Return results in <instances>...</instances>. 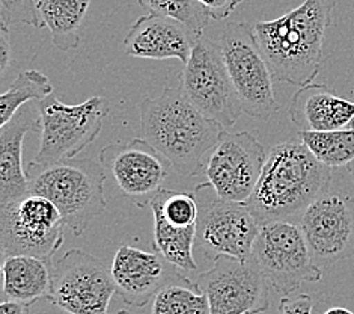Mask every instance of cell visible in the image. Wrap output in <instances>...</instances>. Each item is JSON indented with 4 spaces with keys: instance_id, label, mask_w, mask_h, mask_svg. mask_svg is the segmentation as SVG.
<instances>
[{
    "instance_id": "1",
    "label": "cell",
    "mask_w": 354,
    "mask_h": 314,
    "mask_svg": "<svg viewBox=\"0 0 354 314\" xmlns=\"http://www.w3.org/2000/svg\"><path fill=\"white\" fill-rule=\"evenodd\" d=\"M338 0H303L274 20L258 21L254 35L261 53L281 83L306 87L319 74L326 32Z\"/></svg>"
},
{
    "instance_id": "2",
    "label": "cell",
    "mask_w": 354,
    "mask_h": 314,
    "mask_svg": "<svg viewBox=\"0 0 354 314\" xmlns=\"http://www.w3.org/2000/svg\"><path fill=\"white\" fill-rule=\"evenodd\" d=\"M139 112L143 138L169 160L176 173L185 177L204 174L205 159L226 129L208 120L181 88L167 87L156 98H143Z\"/></svg>"
},
{
    "instance_id": "3",
    "label": "cell",
    "mask_w": 354,
    "mask_h": 314,
    "mask_svg": "<svg viewBox=\"0 0 354 314\" xmlns=\"http://www.w3.org/2000/svg\"><path fill=\"white\" fill-rule=\"evenodd\" d=\"M333 169L312 155L299 138L273 147L246 206L259 225L300 218L330 188Z\"/></svg>"
},
{
    "instance_id": "4",
    "label": "cell",
    "mask_w": 354,
    "mask_h": 314,
    "mask_svg": "<svg viewBox=\"0 0 354 314\" xmlns=\"http://www.w3.org/2000/svg\"><path fill=\"white\" fill-rule=\"evenodd\" d=\"M29 193L43 195L61 211L65 225L82 236L92 220L107 209L106 173L89 157L65 159L53 164L32 162L26 168Z\"/></svg>"
},
{
    "instance_id": "5",
    "label": "cell",
    "mask_w": 354,
    "mask_h": 314,
    "mask_svg": "<svg viewBox=\"0 0 354 314\" xmlns=\"http://www.w3.org/2000/svg\"><path fill=\"white\" fill-rule=\"evenodd\" d=\"M243 114L267 120L279 112L273 74L248 23L230 21L218 38Z\"/></svg>"
},
{
    "instance_id": "6",
    "label": "cell",
    "mask_w": 354,
    "mask_h": 314,
    "mask_svg": "<svg viewBox=\"0 0 354 314\" xmlns=\"http://www.w3.org/2000/svg\"><path fill=\"white\" fill-rule=\"evenodd\" d=\"M38 105L43 130L37 164H53L80 155L98 138L109 115V101L100 96L80 105H65L48 96Z\"/></svg>"
},
{
    "instance_id": "7",
    "label": "cell",
    "mask_w": 354,
    "mask_h": 314,
    "mask_svg": "<svg viewBox=\"0 0 354 314\" xmlns=\"http://www.w3.org/2000/svg\"><path fill=\"white\" fill-rule=\"evenodd\" d=\"M193 193L199 204L195 251L212 260L221 256L250 259L259 224L249 207L221 198L207 182L198 184Z\"/></svg>"
},
{
    "instance_id": "8",
    "label": "cell",
    "mask_w": 354,
    "mask_h": 314,
    "mask_svg": "<svg viewBox=\"0 0 354 314\" xmlns=\"http://www.w3.org/2000/svg\"><path fill=\"white\" fill-rule=\"evenodd\" d=\"M61 211L43 195L28 193L0 206V243L3 257L33 256L52 263L64 243Z\"/></svg>"
},
{
    "instance_id": "9",
    "label": "cell",
    "mask_w": 354,
    "mask_h": 314,
    "mask_svg": "<svg viewBox=\"0 0 354 314\" xmlns=\"http://www.w3.org/2000/svg\"><path fill=\"white\" fill-rule=\"evenodd\" d=\"M180 88L208 120L230 129L239 121L241 106L218 41L202 35L180 74Z\"/></svg>"
},
{
    "instance_id": "10",
    "label": "cell",
    "mask_w": 354,
    "mask_h": 314,
    "mask_svg": "<svg viewBox=\"0 0 354 314\" xmlns=\"http://www.w3.org/2000/svg\"><path fill=\"white\" fill-rule=\"evenodd\" d=\"M252 256L277 293L290 296L303 283H317L323 278L299 224L277 220L259 225Z\"/></svg>"
},
{
    "instance_id": "11",
    "label": "cell",
    "mask_w": 354,
    "mask_h": 314,
    "mask_svg": "<svg viewBox=\"0 0 354 314\" xmlns=\"http://www.w3.org/2000/svg\"><path fill=\"white\" fill-rule=\"evenodd\" d=\"M116 286L111 268L82 250H70L53 263L47 298L71 314H109Z\"/></svg>"
},
{
    "instance_id": "12",
    "label": "cell",
    "mask_w": 354,
    "mask_h": 314,
    "mask_svg": "<svg viewBox=\"0 0 354 314\" xmlns=\"http://www.w3.org/2000/svg\"><path fill=\"white\" fill-rule=\"evenodd\" d=\"M315 263L333 265L354 257V195L333 182L299 218Z\"/></svg>"
},
{
    "instance_id": "13",
    "label": "cell",
    "mask_w": 354,
    "mask_h": 314,
    "mask_svg": "<svg viewBox=\"0 0 354 314\" xmlns=\"http://www.w3.org/2000/svg\"><path fill=\"white\" fill-rule=\"evenodd\" d=\"M196 284L207 295L212 314H261L270 307L267 279L254 256L217 257Z\"/></svg>"
},
{
    "instance_id": "14",
    "label": "cell",
    "mask_w": 354,
    "mask_h": 314,
    "mask_svg": "<svg viewBox=\"0 0 354 314\" xmlns=\"http://www.w3.org/2000/svg\"><path fill=\"white\" fill-rule=\"evenodd\" d=\"M267 152L254 133H222L205 159L204 175L218 197L246 204L254 193Z\"/></svg>"
},
{
    "instance_id": "15",
    "label": "cell",
    "mask_w": 354,
    "mask_h": 314,
    "mask_svg": "<svg viewBox=\"0 0 354 314\" xmlns=\"http://www.w3.org/2000/svg\"><path fill=\"white\" fill-rule=\"evenodd\" d=\"M98 157L121 192L139 206L149 204L172 168L145 138L111 143L101 148Z\"/></svg>"
},
{
    "instance_id": "16",
    "label": "cell",
    "mask_w": 354,
    "mask_h": 314,
    "mask_svg": "<svg viewBox=\"0 0 354 314\" xmlns=\"http://www.w3.org/2000/svg\"><path fill=\"white\" fill-rule=\"evenodd\" d=\"M111 272L116 295L134 308L145 307L167 286L195 283L158 252H147L130 245L118 248Z\"/></svg>"
},
{
    "instance_id": "17",
    "label": "cell",
    "mask_w": 354,
    "mask_h": 314,
    "mask_svg": "<svg viewBox=\"0 0 354 314\" xmlns=\"http://www.w3.org/2000/svg\"><path fill=\"white\" fill-rule=\"evenodd\" d=\"M196 37L187 26L163 15L145 14L133 23L124 40L125 53L142 59H178L189 62Z\"/></svg>"
},
{
    "instance_id": "18",
    "label": "cell",
    "mask_w": 354,
    "mask_h": 314,
    "mask_svg": "<svg viewBox=\"0 0 354 314\" xmlns=\"http://www.w3.org/2000/svg\"><path fill=\"white\" fill-rule=\"evenodd\" d=\"M43 130L38 101L24 105L10 121L0 127V206L29 193L23 166V141L30 132Z\"/></svg>"
},
{
    "instance_id": "19",
    "label": "cell",
    "mask_w": 354,
    "mask_h": 314,
    "mask_svg": "<svg viewBox=\"0 0 354 314\" xmlns=\"http://www.w3.org/2000/svg\"><path fill=\"white\" fill-rule=\"evenodd\" d=\"M290 118L300 132H328L354 120V101L344 98L324 83H309L292 96Z\"/></svg>"
},
{
    "instance_id": "20",
    "label": "cell",
    "mask_w": 354,
    "mask_h": 314,
    "mask_svg": "<svg viewBox=\"0 0 354 314\" xmlns=\"http://www.w3.org/2000/svg\"><path fill=\"white\" fill-rule=\"evenodd\" d=\"M52 268L53 261L33 256L5 257L2 266L5 298L23 304L47 298L52 287Z\"/></svg>"
},
{
    "instance_id": "21",
    "label": "cell",
    "mask_w": 354,
    "mask_h": 314,
    "mask_svg": "<svg viewBox=\"0 0 354 314\" xmlns=\"http://www.w3.org/2000/svg\"><path fill=\"white\" fill-rule=\"evenodd\" d=\"M91 0H37V11L43 28L52 35L53 46L64 52L80 46V28Z\"/></svg>"
},
{
    "instance_id": "22",
    "label": "cell",
    "mask_w": 354,
    "mask_h": 314,
    "mask_svg": "<svg viewBox=\"0 0 354 314\" xmlns=\"http://www.w3.org/2000/svg\"><path fill=\"white\" fill-rule=\"evenodd\" d=\"M154 216L153 248L167 261L180 268L183 272H195L198 263L195 260V242L198 227L174 228L158 213Z\"/></svg>"
},
{
    "instance_id": "23",
    "label": "cell",
    "mask_w": 354,
    "mask_h": 314,
    "mask_svg": "<svg viewBox=\"0 0 354 314\" xmlns=\"http://www.w3.org/2000/svg\"><path fill=\"white\" fill-rule=\"evenodd\" d=\"M319 162L332 169L354 160V120L344 129L328 132H299L297 137Z\"/></svg>"
},
{
    "instance_id": "24",
    "label": "cell",
    "mask_w": 354,
    "mask_h": 314,
    "mask_svg": "<svg viewBox=\"0 0 354 314\" xmlns=\"http://www.w3.org/2000/svg\"><path fill=\"white\" fill-rule=\"evenodd\" d=\"M53 85L46 74L28 70L17 76L11 88L0 97V127L5 125L19 110L30 103L52 96Z\"/></svg>"
},
{
    "instance_id": "25",
    "label": "cell",
    "mask_w": 354,
    "mask_h": 314,
    "mask_svg": "<svg viewBox=\"0 0 354 314\" xmlns=\"http://www.w3.org/2000/svg\"><path fill=\"white\" fill-rule=\"evenodd\" d=\"M151 314H212V308L195 281L165 287L154 298Z\"/></svg>"
},
{
    "instance_id": "26",
    "label": "cell",
    "mask_w": 354,
    "mask_h": 314,
    "mask_svg": "<svg viewBox=\"0 0 354 314\" xmlns=\"http://www.w3.org/2000/svg\"><path fill=\"white\" fill-rule=\"evenodd\" d=\"M153 213H158L174 228L198 227L199 204L195 193L160 189L149 204Z\"/></svg>"
},
{
    "instance_id": "27",
    "label": "cell",
    "mask_w": 354,
    "mask_h": 314,
    "mask_svg": "<svg viewBox=\"0 0 354 314\" xmlns=\"http://www.w3.org/2000/svg\"><path fill=\"white\" fill-rule=\"evenodd\" d=\"M139 5L148 14L163 15L183 23L196 37L204 35L208 20L212 19L198 0H139Z\"/></svg>"
},
{
    "instance_id": "28",
    "label": "cell",
    "mask_w": 354,
    "mask_h": 314,
    "mask_svg": "<svg viewBox=\"0 0 354 314\" xmlns=\"http://www.w3.org/2000/svg\"><path fill=\"white\" fill-rule=\"evenodd\" d=\"M0 14L2 24H28V26L41 29L43 24L38 17L37 0H0Z\"/></svg>"
},
{
    "instance_id": "29",
    "label": "cell",
    "mask_w": 354,
    "mask_h": 314,
    "mask_svg": "<svg viewBox=\"0 0 354 314\" xmlns=\"http://www.w3.org/2000/svg\"><path fill=\"white\" fill-rule=\"evenodd\" d=\"M314 299L306 293H301L296 298L282 296L279 302V314H314Z\"/></svg>"
},
{
    "instance_id": "30",
    "label": "cell",
    "mask_w": 354,
    "mask_h": 314,
    "mask_svg": "<svg viewBox=\"0 0 354 314\" xmlns=\"http://www.w3.org/2000/svg\"><path fill=\"white\" fill-rule=\"evenodd\" d=\"M214 20H225L237 8L235 0H198Z\"/></svg>"
},
{
    "instance_id": "31",
    "label": "cell",
    "mask_w": 354,
    "mask_h": 314,
    "mask_svg": "<svg viewBox=\"0 0 354 314\" xmlns=\"http://www.w3.org/2000/svg\"><path fill=\"white\" fill-rule=\"evenodd\" d=\"M26 314H71L68 311L62 310L61 307L48 298H41L38 301H33L28 304V313ZM115 314H122V310L118 311Z\"/></svg>"
},
{
    "instance_id": "32",
    "label": "cell",
    "mask_w": 354,
    "mask_h": 314,
    "mask_svg": "<svg viewBox=\"0 0 354 314\" xmlns=\"http://www.w3.org/2000/svg\"><path fill=\"white\" fill-rule=\"evenodd\" d=\"M12 61V47L10 41V30L8 26L2 24V30H0V74H5L8 65Z\"/></svg>"
},
{
    "instance_id": "33",
    "label": "cell",
    "mask_w": 354,
    "mask_h": 314,
    "mask_svg": "<svg viewBox=\"0 0 354 314\" xmlns=\"http://www.w3.org/2000/svg\"><path fill=\"white\" fill-rule=\"evenodd\" d=\"M28 304L5 299L0 305V314H26Z\"/></svg>"
},
{
    "instance_id": "34",
    "label": "cell",
    "mask_w": 354,
    "mask_h": 314,
    "mask_svg": "<svg viewBox=\"0 0 354 314\" xmlns=\"http://www.w3.org/2000/svg\"><path fill=\"white\" fill-rule=\"evenodd\" d=\"M345 171H347V175L350 178V183H351V191H353V195H354V160L351 164H348L347 166H345Z\"/></svg>"
},
{
    "instance_id": "35",
    "label": "cell",
    "mask_w": 354,
    "mask_h": 314,
    "mask_svg": "<svg viewBox=\"0 0 354 314\" xmlns=\"http://www.w3.org/2000/svg\"><path fill=\"white\" fill-rule=\"evenodd\" d=\"M324 314H354V313L350 311L348 308H344V307H332L327 311H324Z\"/></svg>"
},
{
    "instance_id": "36",
    "label": "cell",
    "mask_w": 354,
    "mask_h": 314,
    "mask_svg": "<svg viewBox=\"0 0 354 314\" xmlns=\"http://www.w3.org/2000/svg\"><path fill=\"white\" fill-rule=\"evenodd\" d=\"M122 314H133V313H130V311H127V310H122Z\"/></svg>"
},
{
    "instance_id": "37",
    "label": "cell",
    "mask_w": 354,
    "mask_h": 314,
    "mask_svg": "<svg viewBox=\"0 0 354 314\" xmlns=\"http://www.w3.org/2000/svg\"><path fill=\"white\" fill-rule=\"evenodd\" d=\"M241 2H243V0H235V3H237V6H239Z\"/></svg>"
}]
</instances>
